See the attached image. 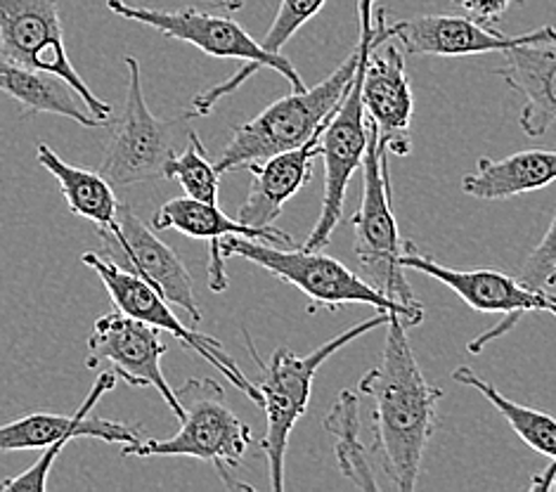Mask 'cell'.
Returning a JSON list of instances; mask_svg holds the SVG:
<instances>
[{"mask_svg":"<svg viewBox=\"0 0 556 492\" xmlns=\"http://www.w3.org/2000/svg\"><path fill=\"white\" fill-rule=\"evenodd\" d=\"M409 323L389 313L381 363L361 379V393L375 401L372 433L383 474L395 490L417 488L424 455L439 431L443 389L424 379L407 339Z\"/></svg>","mask_w":556,"mask_h":492,"instance_id":"1","label":"cell"},{"mask_svg":"<svg viewBox=\"0 0 556 492\" xmlns=\"http://www.w3.org/2000/svg\"><path fill=\"white\" fill-rule=\"evenodd\" d=\"M357 22H361L357 46L332 74L313 88L291 90L289 96L275 100L251 122L232 130L230 142L216 159V171L220 176L263 162L273 154L296 150L325 128L329 116L346 96L365 50L379 38H391L387 10L379 5V0H357Z\"/></svg>","mask_w":556,"mask_h":492,"instance_id":"2","label":"cell"},{"mask_svg":"<svg viewBox=\"0 0 556 492\" xmlns=\"http://www.w3.org/2000/svg\"><path fill=\"white\" fill-rule=\"evenodd\" d=\"M108 8L114 15L150 26V29L164 34L176 41L190 43L197 50H202L208 58L218 60H242L244 66L237 72L235 78L225 84L208 88L194 98L197 116H206L216 108V102L225 96H230L235 88H240L251 74L258 70H273L287 78L291 90H306L296 66L289 62L282 52H270L263 48L256 38H251L242 24H237L230 17H218L211 12L197 8H180V10H156V8H138L128 5L126 0H108Z\"/></svg>","mask_w":556,"mask_h":492,"instance_id":"3","label":"cell"},{"mask_svg":"<svg viewBox=\"0 0 556 492\" xmlns=\"http://www.w3.org/2000/svg\"><path fill=\"white\" fill-rule=\"evenodd\" d=\"M387 320L389 313L379 311L375 317H369V320L341 331L334 339L317 345L308 355H299L287 349V345H282V349H277L273 353L268 363L261 361L254 343L247 337V349L261 367V379L256 386L261 391V407L266 409V436H263L261 447L266 452L270 488L275 492L285 490V462L289 436L294 431L299 419L306 415L317 369H320L337 351H341L343 345H349L363 335H369L372 329L387 325Z\"/></svg>","mask_w":556,"mask_h":492,"instance_id":"4","label":"cell"},{"mask_svg":"<svg viewBox=\"0 0 556 492\" xmlns=\"http://www.w3.org/2000/svg\"><path fill=\"white\" fill-rule=\"evenodd\" d=\"M223 256L251 261L273 277L296 287L308 299V313L339 311L341 305L363 303L383 313L403 315L409 327H417L424 320V308H409V305L383 297L363 275L327 256L325 251H313L306 247L294 249V244L280 249L277 244L261 242V239L228 237L223 242Z\"/></svg>","mask_w":556,"mask_h":492,"instance_id":"5","label":"cell"},{"mask_svg":"<svg viewBox=\"0 0 556 492\" xmlns=\"http://www.w3.org/2000/svg\"><path fill=\"white\" fill-rule=\"evenodd\" d=\"M182 417L180 431L170 438H142L136 445H122V457H192L211 462L223 483L230 490L244 488L232 481L230 469L242 464L249 445L254 443L249 424L225 403L223 386L214 379H188L176 391Z\"/></svg>","mask_w":556,"mask_h":492,"instance_id":"6","label":"cell"},{"mask_svg":"<svg viewBox=\"0 0 556 492\" xmlns=\"http://www.w3.org/2000/svg\"><path fill=\"white\" fill-rule=\"evenodd\" d=\"M369 140L363 162V194L353 216V251L361 275L383 297L395 303L421 308L409 289L403 268L405 242L391 204V178L387 144L379 140L377 126L367 122Z\"/></svg>","mask_w":556,"mask_h":492,"instance_id":"7","label":"cell"},{"mask_svg":"<svg viewBox=\"0 0 556 492\" xmlns=\"http://www.w3.org/2000/svg\"><path fill=\"white\" fill-rule=\"evenodd\" d=\"M124 64L128 70L124 112L114 122V133L100 164V173L114 188L166 178V166L176 156L180 126V122H164L148 108L138 60L128 55Z\"/></svg>","mask_w":556,"mask_h":492,"instance_id":"8","label":"cell"},{"mask_svg":"<svg viewBox=\"0 0 556 492\" xmlns=\"http://www.w3.org/2000/svg\"><path fill=\"white\" fill-rule=\"evenodd\" d=\"M0 52L12 62L64 78L92 114L110 122L112 108L78 76L64 48L60 0H0Z\"/></svg>","mask_w":556,"mask_h":492,"instance_id":"9","label":"cell"},{"mask_svg":"<svg viewBox=\"0 0 556 492\" xmlns=\"http://www.w3.org/2000/svg\"><path fill=\"white\" fill-rule=\"evenodd\" d=\"M81 261L92 273H98L112 303L116 305V311H122L130 317H136V320L148 323L162 331H168V335L176 337L185 349L194 351L197 355L204 357L208 365H214L235 389H240L249 398V401L261 405L258 386L244 377V371L223 351L220 341L202 335V331H197L194 327H185L176 317V313L170 311V303L159 294L154 287L144 282L142 277L122 268V265H116L110 258H104L98 251H86Z\"/></svg>","mask_w":556,"mask_h":492,"instance_id":"10","label":"cell"},{"mask_svg":"<svg viewBox=\"0 0 556 492\" xmlns=\"http://www.w3.org/2000/svg\"><path fill=\"white\" fill-rule=\"evenodd\" d=\"M381 41H387V38H379L375 43H381ZM367 140H369V128L365 122L363 60H361L346 96H343L339 108L334 110L332 116H329V122L320 133V156H325V192H323L320 218H317L313 232L308 235L306 244H303L306 249L323 251L325 247H329V242H332V235L343 218V204H346L349 182L353 178V173L363 168Z\"/></svg>","mask_w":556,"mask_h":492,"instance_id":"11","label":"cell"},{"mask_svg":"<svg viewBox=\"0 0 556 492\" xmlns=\"http://www.w3.org/2000/svg\"><path fill=\"white\" fill-rule=\"evenodd\" d=\"M403 268L439 279L441 285L453 289L476 313H500L505 315V323L500 327L488 329L483 337L469 343L471 353L483 351V345L509 331L516 323L528 313H554L556 315V297L549 291H535L521 285L519 277H509L497 270H455L421 254L413 242H405Z\"/></svg>","mask_w":556,"mask_h":492,"instance_id":"12","label":"cell"},{"mask_svg":"<svg viewBox=\"0 0 556 492\" xmlns=\"http://www.w3.org/2000/svg\"><path fill=\"white\" fill-rule=\"evenodd\" d=\"M168 345L162 339V329L148 323L136 320L122 311H112L102 315L90 329L88 337V367L96 369L100 363L108 361L118 379L136 389H152L164 398L168 409L180 419L182 407L176 391L162 369V361Z\"/></svg>","mask_w":556,"mask_h":492,"instance_id":"13","label":"cell"},{"mask_svg":"<svg viewBox=\"0 0 556 492\" xmlns=\"http://www.w3.org/2000/svg\"><path fill=\"white\" fill-rule=\"evenodd\" d=\"M100 237L104 244L114 247L110 261L142 277L168 303L188 313L192 325L202 323L200 301H197L188 268L176 251L162 242L148 223L134 214V209L126 204L118 206L116 223L110 230H100Z\"/></svg>","mask_w":556,"mask_h":492,"instance_id":"14","label":"cell"},{"mask_svg":"<svg viewBox=\"0 0 556 492\" xmlns=\"http://www.w3.org/2000/svg\"><path fill=\"white\" fill-rule=\"evenodd\" d=\"M116 386L114 371H100L90 393L74 415H52V412H34L15 421L0 424V452L46 450L52 443L67 445L74 438H98L112 445H136L142 441V431L124 421H110L90 417L92 407L104 393Z\"/></svg>","mask_w":556,"mask_h":492,"instance_id":"15","label":"cell"},{"mask_svg":"<svg viewBox=\"0 0 556 492\" xmlns=\"http://www.w3.org/2000/svg\"><path fill=\"white\" fill-rule=\"evenodd\" d=\"M363 104L387 150L413 152L415 98L405 70V50L395 38L375 43L363 58Z\"/></svg>","mask_w":556,"mask_h":492,"instance_id":"16","label":"cell"},{"mask_svg":"<svg viewBox=\"0 0 556 492\" xmlns=\"http://www.w3.org/2000/svg\"><path fill=\"white\" fill-rule=\"evenodd\" d=\"M391 38L399 41L405 55H433V58H469L505 52L538 38L556 34L554 26H540L521 36L500 34L495 26H485L467 15H419L409 20L389 22Z\"/></svg>","mask_w":556,"mask_h":492,"instance_id":"17","label":"cell"},{"mask_svg":"<svg viewBox=\"0 0 556 492\" xmlns=\"http://www.w3.org/2000/svg\"><path fill=\"white\" fill-rule=\"evenodd\" d=\"M154 230H176L185 237L192 239H204L208 242V287L211 291L228 289V273H225V256H223V242L228 237H249V239H261V242H270L277 247H291L294 239L287 232L277 228H249V225L232 220L225 216L218 204H206L197 202L192 197H178L170 199L162 209L156 211L152 218Z\"/></svg>","mask_w":556,"mask_h":492,"instance_id":"18","label":"cell"},{"mask_svg":"<svg viewBox=\"0 0 556 492\" xmlns=\"http://www.w3.org/2000/svg\"><path fill=\"white\" fill-rule=\"evenodd\" d=\"M495 74L523 98L519 126L542 138L556 124V34L502 52Z\"/></svg>","mask_w":556,"mask_h":492,"instance_id":"19","label":"cell"},{"mask_svg":"<svg viewBox=\"0 0 556 492\" xmlns=\"http://www.w3.org/2000/svg\"><path fill=\"white\" fill-rule=\"evenodd\" d=\"M323 133V130H320ZM320 133L296 150L273 154L263 162L249 164L251 188L240 206L237 220L249 228H273L282 216L285 204L303 190V185L313 178V162L320 156Z\"/></svg>","mask_w":556,"mask_h":492,"instance_id":"20","label":"cell"},{"mask_svg":"<svg viewBox=\"0 0 556 492\" xmlns=\"http://www.w3.org/2000/svg\"><path fill=\"white\" fill-rule=\"evenodd\" d=\"M0 92L17 100L24 114H58L86 128L110 124L92 114L76 88L64 78L12 62L3 52H0Z\"/></svg>","mask_w":556,"mask_h":492,"instance_id":"21","label":"cell"},{"mask_svg":"<svg viewBox=\"0 0 556 492\" xmlns=\"http://www.w3.org/2000/svg\"><path fill=\"white\" fill-rule=\"evenodd\" d=\"M556 182V150H523L505 159L481 156L476 171L462 178V192L502 202Z\"/></svg>","mask_w":556,"mask_h":492,"instance_id":"22","label":"cell"},{"mask_svg":"<svg viewBox=\"0 0 556 492\" xmlns=\"http://www.w3.org/2000/svg\"><path fill=\"white\" fill-rule=\"evenodd\" d=\"M453 379L457 383L469 386L473 391H479L485 401L507 419L514 433L519 436L528 447L552 459L549 467L533 478L531 490H556V419L547 415V412L514 403L511 398L500 393L493 383L476 375L471 367H457L453 371Z\"/></svg>","mask_w":556,"mask_h":492,"instance_id":"23","label":"cell"},{"mask_svg":"<svg viewBox=\"0 0 556 492\" xmlns=\"http://www.w3.org/2000/svg\"><path fill=\"white\" fill-rule=\"evenodd\" d=\"M36 159L52 178L58 180L60 192L64 194L74 216H81L98 225V230H110L116 223L118 202L114 194V185L102 176L100 171L78 168L64 162L58 152L41 142L36 148Z\"/></svg>","mask_w":556,"mask_h":492,"instance_id":"24","label":"cell"},{"mask_svg":"<svg viewBox=\"0 0 556 492\" xmlns=\"http://www.w3.org/2000/svg\"><path fill=\"white\" fill-rule=\"evenodd\" d=\"M325 429L337 436L334 457L341 476L361 490H379L365 445L361 443V398L353 391H341L325 417Z\"/></svg>","mask_w":556,"mask_h":492,"instance_id":"25","label":"cell"},{"mask_svg":"<svg viewBox=\"0 0 556 492\" xmlns=\"http://www.w3.org/2000/svg\"><path fill=\"white\" fill-rule=\"evenodd\" d=\"M166 178H176L185 194L197 202L218 204L220 173L216 171V164L208 162L204 144L194 130L188 133V148L168 162Z\"/></svg>","mask_w":556,"mask_h":492,"instance_id":"26","label":"cell"},{"mask_svg":"<svg viewBox=\"0 0 556 492\" xmlns=\"http://www.w3.org/2000/svg\"><path fill=\"white\" fill-rule=\"evenodd\" d=\"M325 3L327 0H282L261 46L270 52H282L289 38H294L301 26L308 24Z\"/></svg>","mask_w":556,"mask_h":492,"instance_id":"27","label":"cell"},{"mask_svg":"<svg viewBox=\"0 0 556 492\" xmlns=\"http://www.w3.org/2000/svg\"><path fill=\"white\" fill-rule=\"evenodd\" d=\"M521 285L535 291H547L556 285V216L549 223L545 237L531 251L519 270Z\"/></svg>","mask_w":556,"mask_h":492,"instance_id":"28","label":"cell"},{"mask_svg":"<svg viewBox=\"0 0 556 492\" xmlns=\"http://www.w3.org/2000/svg\"><path fill=\"white\" fill-rule=\"evenodd\" d=\"M457 8L467 12V17L485 26H495L505 12L519 0H453Z\"/></svg>","mask_w":556,"mask_h":492,"instance_id":"29","label":"cell"},{"mask_svg":"<svg viewBox=\"0 0 556 492\" xmlns=\"http://www.w3.org/2000/svg\"><path fill=\"white\" fill-rule=\"evenodd\" d=\"M220 3V8H225V10H230V12H237V10H242V0H218Z\"/></svg>","mask_w":556,"mask_h":492,"instance_id":"30","label":"cell"}]
</instances>
